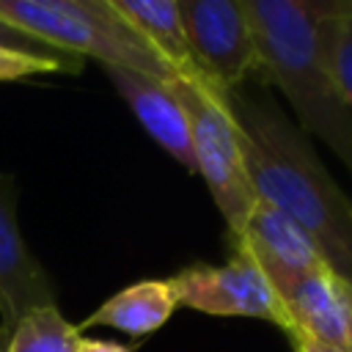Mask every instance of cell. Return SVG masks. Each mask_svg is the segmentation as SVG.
I'll use <instances>...</instances> for the list:
<instances>
[{
  "instance_id": "9c48e42d",
  "label": "cell",
  "mask_w": 352,
  "mask_h": 352,
  "mask_svg": "<svg viewBox=\"0 0 352 352\" xmlns=\"http://www.w3.org/2000/svg\"><path fill=\"white\" fill-rule=\"evenodd\" d=\"M118 96L126 102L132 116L140 121V126L148 132V138L170 154L179 165H184L190 173H195V160L190 148V126L184 107L173 91V80H157L140 72L129 69H104Z\"/></svg>"
},
{
  "instance_id": "52a82bcc",
  "label": "cell",
  "mask_w": 352,
  "mask_h": 352,
  "mask_svg": "<svg viewBox=\"0 0 352 352\" xmlns=\"http://www.w3.org/2000/svg\"><path fill=\"white\" fill-rule=\"evenodd\" d=\"M231 253L250 258L264 278L272 283L275 294L286 289L294 278L324 264L314 239L283 212L258 201L248 212L245 223L228 234Z\"/></svg>"
},
{
  "instance_id": "9a60e30c",
  "label": "cell",
  "mask_w": 352,
  "mask_h": 352,
  "mask_svg": "<svg viewBox=\"0 0 352 352\" xmlns=\"http://www.w3.org/2000/svg\"><path fill=\"white\" fill-rule=\"evenodd\" d=\"M30 74H80V69H74L69 63H58V60H47L38 55L0 47V82L3 80H22Z\"/></svg>"
},
{
  "instance_id": "277c9868",
  "label": "cell",
  "mask_w": 352,
  "mask_h": 352,
  "mask_svg": "<svg viewBox=\"0 0 352 352\" xmlns=\"http://www.w3.org/2000/svg\"><path fill=\"white\" fill-rule=\"evenodd\" d=\"M173 91L187 116L195 173L204 179L228 234H234L253 209L256 195L245 170L231 94H223L212 82L187 80H173Z\"/></svg>"
},
{
  "instance_id": "8992f818",
  "label": "cell",
  "mask_w": 352,
  "mask_h": 352,
  "mask_svg": "<svg viewBox=\"0 0 352 352\" xmlns=\"http://www.w3.org/2000/svg\"><path fill=\"white\" fill-rule=\"evenodd\" d=\"M168 280L176 294V302L184 308L209 316L264 319L289 333V319L280 305V297L275 294L264 272L245 256L231 253V258L220 267L192 264Z\"/></svg>"
},
{
  "instance_id": "ba28073f",
  "label": "cell",
  "mask_w": 352,
  "mask_h": 352,
  "mask_svg": "<svg viewBox=\"0 0 352 352\" xmlns=\"http://www.w3.org/2000/svg\"><path fill=\"white\" fill-rule=\"evenodd\" d=\"M47 305H58L55 289L19 231L14 179L0 173V322L6 333Z\"/></svg>"
},
{
  "instance_id": "ffe728a7",
  "label": "cell",
  "mask_w": 352,
  "mask_h": 352,
  "mask_svg": "<svg viewBox=\"0 0 352 352\" xmlns=\"http://www.w3.org/2000/svg\"><path fill=\"white\" fill-rule=\"evenodd\" d=\"M0 352H3V349H0Z\"/></svg>"
},
{
  "instance_id": "8fae6325",
  "label": "cell",
  "mask_w": 352,
  "mask_h": 352,
  "mask_svg": "<svg viewBox=\"0 0 352 352\" xmlns=\"http://www.w3.org/2000/svg\"><path fill=\"white\" fill-rule=\"evenodd\" d=\"M126 25L146 41V47L170 69L173 80L206 82L192 60L184 22L176 0H110Z\"/></svg>"
},
{
  "instance_id": "30bf717a",
  "label": "cell",
  "mask_w": 352,
  "mask_h": 352,
  "mask_svg": "<svg viewBox=\"0 0 352 352\" xmlns=\"http://www.w3.org/2000/svg\"><path fill=\"white\" fill-rule=\"evenodd\" d=\"M344 286L346 283L327 264H322L280 289L278 297L289 319V333H300L311 341L346 352L349 305Z\"/></svg>"
},
{
  "instance_id": "3957f363",
  "label": "cell",
  "mask_w": 352,
  "mask_h": 352,
  "mask_svg": "<svg viewBox=\"0 0 352 352\" xmlns=\"http://www.w3.org/2000/svg\"><path fill=\"white\" fill-rule=\"evenodd\" d=\"M0 16L60 52L99 60L102 69L173 80L110 0H0Z\"/></svg>"
},
{
  "instance_id": "5b68a950",
  "label": "cell",
  "mask_w": 352,
  "mask_h": 352,
  "mask_svg": "<svg viewBox=\"0 0 352 352\" xmlns=\"http://www.w3.org/2000/svg\"><path fill=\"white\" fill-rule=\"evenodd\" d=\"M192 60L206 82L234 94L261 69L256 33L242 0H176Z\"/></svg>"
},
{
  "instance_id": "5bb4252c",
  "label": "cell",
  "mask_w": 352,
  "mask_h": 352,
  "mask_svg": "<svg viewBox=\"0 0 352 352\" xmlns=\"http://www.w3.org/2000/svg\"><path fill=\"white\" fill-rule=\"evenodd\" d=\"M82 333L72 324L58 305L30 311L11 333L3 352H74Z\"/></svg>"
},
{
  "instance_id": "4fadbf2b",
  "label": "cell",
  "mask_w": 352,
  "mask_h": 352,
  "mask_svg": "<svg viewBox=\"0 0 352 352\" xmlns=\"http://www.w3.org/2000/svg\"><path fill=\"white\" fill-rule=\"evenodd\" d=\"M324 63L352 110V0H311Z\"/></svg>"
},
{
  "instance_id": "7a4b0ae2",
  "label": "cell",
  "mask_w": 352,
  "mask_h": 352,
  "mask_svg": "<svg viewBox=\"0 0 352 352\" xmlns=\"http://www.w3.org/2000/svg\"><path fill=\"white\" fill-rule=\"evenodd\" d=\"M264 74L292 104L294 124L319 140L352 176V110L319 44L311 0H242Z\"/></svg>"
},
{
  "instance_id": "ac0fdd59",
  "label": "cell",
  "mask_w": 352,
  "mask_h": 352,
  "mask_svg": "<svg viewBox=\"0 0 352 352\" xmlns=\"http://www.w3.org/2000/svg\"><path fill=\"white\" fill-rule=\"evenodd\" d=\"M289 341H292V349H294V352H344V349H336V346L311 341V338H305V336H300V333H289Z\"/></svg>"
},
{
  "instance_id": "7c38bea8",
  "label": "cell",
  "mask_w": 352,
  "mask_h": 352,
  "mask_svg": "<svg viewBox=\"0 0 352 352\" xmlns=\"http://www.w3.org/2000/svg\"><path fill=\"white\" fill-rule=\"evenodd\" d=\"M176 308L179 302L168 278L135 280L121 292H116L113 297H107L96 311H91L77 324V330L82 333L88 327H110V330H121L126 336L143 338L157 333L173 316Z\"/></svg>"
},
{
  "instance_id": "e0dca14e",
  "label": "cell",
  "mask_w": 352,
  "mask_h": 352,
  "mask_svg": "<svg viewBox=\"0 0 352 352\" xmlns=\"http://www.w3.org/2000/svg\"><path fill=\"white\" fill-rule=\"evenodd\" d=\"M74 352H132L129 346L124 344H116V341H104V338H85L80 336L77 338V349Z\"/></svg>"
},
{
  "instance_id": "d6986e66",
  "label": "cell",
  "mask_w": 352,
  "mask_h": 352,
  "mask_svg": "<svg viewBox=\"0 0 352 352\" xmlns=\"http://www.w3.org/2000/svg\"><path fill=\"white\" fill-rule=\"evenodd\" d=\"M344 292H346V305H349V341H346V352H352V283H346Z\"/></svg>"
},
{
  "instance_id": "6da1fadb",
  "label": "cell",
  "mask_w": 352,
  "mask_h": 352,
  "mask_svg": "<svg viewBox=\"0 0 352 352\" xmlns=\"http://www.w3.org/2000/svg\"><path fill=\"white\" fill-rule=\"evenodd\" d=\"M231 110L253 195L294 220L324 264L352 283V198L330 176L311 138L272 96L231 94Z\"/></svg>"
},
{
  "instance_id": "2e32d148",
  "label": "cell",
  "mask_w": 352,
  "mask_h": 352,
  "mask_svg": "<svg viewBox=\"0 0 352 352\" xmlns=\"http://www.w3.org/2000/svg\"><path fill=\"white\" fill-rule=\"evenodd\" d=\"M0 47L3 50H16V52H28V55H38V58H47V60H58V63H69L74 69L82 72V58H74L69 52H60L55 47H50L47 41L25 33L22 28L11 25L8 19L0 16Z\"/></svg>"
}]
</instances>
